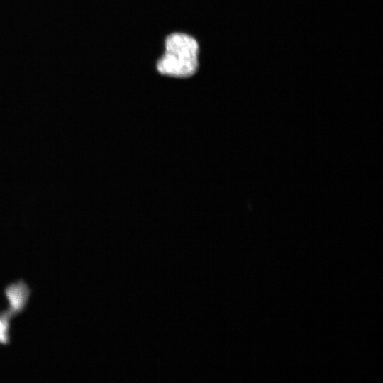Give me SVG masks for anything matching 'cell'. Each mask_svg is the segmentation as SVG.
Instances as JSON below:
<instances>
[{"label":"cell","mask_w":383,"mask_h":383,"mask_svg":"<svg viewBox=\"0 0 383 383\" xmlns=\"http://www.w3.org/2000/svg\"><path fill=\"white\" fill-rule=\"evenodd\" d=\"M7 340V323L0 319V342L6 343Z\"/></svg>","instance_id":"3"},{"label":"cell","mask_w":383,"mask_h":383,"mask_svg":"<svg viewBox=\"0 0 383 383\" xmlns=\"http://www.w3.org/2000/svg\"><path fill=\"white\" fill-rule=\"evenodd\" d=\"M199 44L193 37L182 33L169 35L165 52L157 63V71L175 77L192 76L198 67Z\"/></svg>","instance_id":"1"},{"label":"cell","mask_w":383,"mask_h":383,"mask_svg":"<svg viewBox=\"0 0 383 383\" xmlns=\"http://www.w3.org/2000/svg\"><path fill=\"white\" fill-rule=\"evenodd\" d=\"M7 296L9 299L12 309L18 311L24 305L27 298V291L25 286L21 284L10 287L7 290Z\"/></svg>","instance_id":"2"}]
</instances>
